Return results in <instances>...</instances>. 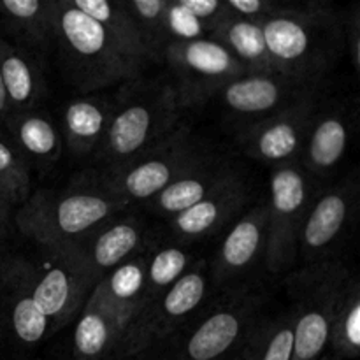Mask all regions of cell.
<instances>
[{
  "instance_id": "9c48e42d",
  "label": "cell",
  "mask_w": 360,
  "mask_h": 360,
  "mask_svg": "<svg viewBox=\"0 0 360 360\" xmlns=\"http://www.w3.org/2000/svg\"><path fill=\"white\" fill-rule=\"evenodd\" d=\"M162 58L171 69L174 79L171 86L179 108L204 104L232 79L250 74L224 46L210 37L167 46Z\"/></svg>"
},
{
  "instance_id": "ba28073f",
  "label": "cell",
  "mask_w": 360,
  "mask_h": 360,
  "mask_svg": "<svg viewBox=\"0 0 360 360\" xmlns=\"http://www.w3.org/2000/svg\"><path fill=\"white\" fill-rule=\"evenodd\" d=\"M313 176L297 160L276 164L271 171L267 206V241L264 262L271 273L292 266L297 257L299 231L315 200Z\"/></svg>"
},
{
  "instance_id": "d6a6232c",
  "label": "cell",
  "mask_w": 360,
  "mask_h": 360,
  "mask_svg": "<svg viewBox=\"0 0 360 360\" xmlns=\"http://www.w3.org/2000/svg\"><path fill=\"white\" fill-rule=\"evenodd\" d=\"M229 14L250 21H262L273 16L280 9V4L273 0H224Z\"/></svg>"
},
{
  "instance_id": "8d00e7d4",
  "label": "cell",
  "mask_w": 360,
  "mask_h": 360,
  "mask_svg": "<svg viewBox=\"0 0 360 360\" xmlns=\"http://www.w3.org/2000/svg\"><path fill=\"white\" fill-rule=\"evenodd\" d=\"M246 340H248V338H246ZM227 360H246V341L239 347V350H236Z\"/></svg>"
},
{
  "instance_id": "ffe728a7",
  "label": "cell",
  "mask_w": 360,
  "mask_h": 360,
  "mask_svg": "<svg viewBox=\"0 0 360 360\" xmlns=\"http://www.w3.org/2000/svg\"><path fill=\"white\" fill-rule=\"evenodd\" d=\"M236 172L227 164L207 157L206 160L165 186L151 200L155 204V210L171 220L176 214L200 202L204 197L210 195L214 188H218L221 183H225Z\"/></svg>"
},
{
  "instance_id": "4dcf8cb0",
  "label": "cell",
  "mask_w": 360,
  "mask_h": 360,
  "mask_svg": "<svg viewBox=\"0 0 360 360\" xmlns=\"http://www.w3.org/2000/svg\"><path fill=\"white\" fill-rule=\"evenodd\" d=\"M190 262L192 259L185 250L174 248V246L158 250L146 264V281H144L139 309L160 297L165 290H169L190 269Z\"/></svg>"
},
{
  "instance_id": "e575fe53",
  "label": "cell",
  "mask_w": 360,
  "mask_h": 360,
  "mask_svg": "<svg viewBox=\"0 0 360 360\" xmlns=\"http://www.w3.org/2000/svg\"><path fill=\"white\" fill-rule=\"evenodd\" d=\"M9 210L11 206L0 197V246L6 241L7 227H9Z\"/></svg>"
},
{
  "instance_id": "8fae6325",
  "label": "cell",
  "mask_w": 360,
  "mask_h": 360,
  "mask_svg": "<svg viewBox=\"0 0 360 360\" xmlns=\"http://www.w3.org/2000/svg\"><path fill=\"white\" fill-rule=\"evenodd\" d=\"M257 306L246 294L224 301L190 330L174 360H227L255 329Z\"/></svg>"
},
{
  "instance_id": "cb8c5ba5",
  "label": "cell",
  "mask_w": 360,
  "mask_h": 360,
  "mask_svg": "<svg viewBox=\"0 0 360 360\" xmlns=\"http://www.w3.org/2000/svg\"><path fill=\"white\" fill-rule=\"evenodd\" d=\"M56 0H0V27L28 48L55 41Z\"/></svg>"
},
{
  "instance_id": "9a60e30c",
  "label": "cell",
  "mask_w": 360,
  "mask_h": 360,
  "mask_svg": "<svg viewBox=\"0 0 360 360\" xmlns=\"http://www.w3.org/2000/svg\"><path fill=\"white\" fill-rule=\"evenodd\" d=\"M266 241L267 206L262 202L239 218L225 236L210 269V280L217 285H227L248 273L257 260L266 253Z\"/></svg>"
},
{
  "instance_id": "836d02e7",
  "label": "cell",
  "mask_w": 360,
  "mask_h": 360,
  "mask_svg": "<svg viewBox=\"0 0 360 360\" xmlns=\"http://www.w3.org/2000/svg\"><path fill=\"white\" fill-rule=\"evenodd\" d=\"M345 42H347V53L354 63L355 70H360V13L359 7L354 6L350 18L345 28Z\"/></svg>"
},
{
  "instance_id": "5bb4252c",
  "label": "cell",
  "mask_w": 360,
  "mask_h": 360,
  "mask_svg": "<svg viewBox=\"0 0 360 360\" xmlns=\"http://www.w3.org/2000/svg\"><path fill=\"white\" fill-rule=\"evenodd\" d=\"M221 101L238 116L260 120L309 98L308 84L278 72H250L236 77L220 90Z\"/></svg>"
},
{
  "instance_id": "484cf974",
  "label": "cell",
  "mask_w": 360,
  "mask_h": 360,
  "mask_svg": "<svg viewBox=\"0 0 360 360\" xmlns=\"http://www.w3.org/2000/svg\"><path fill=\"white\" fill-rule=\"evenodd\" d=\"M210 39L224 46L248 72H276L259 21L229 16L214 28Z\"/></svg>"
},
{
  "instance_id": "e0dca14e",
  "label": "cell",
  "mask_w": 360,
  "mask_h": 360,
  "mask_svg": "<svg viewBox=\"0 0 360 360\" xmlns=\"http://www.w3.org/2000/svg\"><path fill=\"white\" fill-rule=\"evenodd\" d=\"M141 243H143L141 224L127 218L104 225L86 241L70 250L79 257L88 273L98 283L109 271L132 259Z\"/></svg>"
},
{
  "instance_id": "277c9868",
  "label": "cell",
  "mask_w": 360,
  "mask_h": 360,
  "mask_svg": "<svg viewBox=\"0 0 360 360\" xmlns=\"http://www.w3.org/2000/svg\"><path fill=\"white\" fill-rule=\"evenodd\" d=\"M55 41L70 81L83 94L134 79L143 69L72 0H56Z\"/></svg>"
},
{
  "instance_id": "ac0fdd59",
  "label": "cell",
  "mask_w": 360,
  "mask_h": 360,
  "mask_svg": "<svg viewBox=\"0 0 360 360\" xmlns=\"http://www.w3.org/2000/svg\"><path fill=\"white\" fill-rule=\"evenodd\" d=\"M0 292L6 295L11 327L21 343L37 345L53 333L51 322L32 297L16 260L0 262Z\"/></svg>"
},
{
  "instance_id": "d6986e66",
  "label": "cell",
  "mask_w": 360,
  "mask_h": 360,
  "mask_svg": "<svg viewBox=\"0 0 360 360\" xmlns=\"http://www.w3.org/2000/svg\"><path fill=\"white\" fill-rule=\"evenodd\" d=\"M350 144V123L341 112L315 115L299 158L311 176H329L336 171Z\"/></svg>"
},
{
  "instance_id": "d4e9b609",
  "label": "cell",
  "mask_w": 360,
  "mask_h": 360,
  "mask_svg": "<svg viewBox=\"0 0 360 360\" xmlns=\"http://www.w3.org/2000/svg\"><path fill=\"white\" fill-rule=\"evenodd\" d=\"M112 105L102 98H76L63 109L67 148L77 157L97 153L111 122Z\"/></svg>"
},
{
  "instance_id": "4fadbf2b",
  "label": "cell",
  "mask_w": 360,
  "mask_h": 360,
  "mask_svg": "<svg viewBox=\"0 0 360 360\" xmlns=\"http://www.w3.org/2000/svg\"><path fill=\"white\" fill-rule=\"evenodd\" d=\"M357 186L354 183L326 190L309 206L299 231L297 255L309 266L327 260V253L347 229L355 206Z\"/></svg>"
},
{
  "instance_id": "f1b7e54d",
  "label": "cell",
  "mask_w": 360,
  "mask_h": 360,
  "mask_svg": "<svg viewBox=\"0 0 360 360\" xmlns=\"http://www.w3.org/2000/svg\"><path fill=\"white\" fill-rule=\"evenodd\" d=\"M294 326V308L266 326L257 323L246 340V360H292Z\"/></svg>"
},
{
  "instance_id": "44dd1931",
  "label": "cell",
  "mask_w": 360,
  "mask_h": 360,
  "mask_svg": "<svg viewBox=\"0 0 360 360\" xmlns=\"http://www.w3.org/2000/svg\"><path fill=\"white\" fill-rule=\"evenodd\" d=\"M83 311L76 323L72 338L74 360H112L116 359L120 329L118 322L111 315L98 294L91 290L84 302Z\"/></svg>"
},
{
  "instance_id": "7c38bea8",
  "label": "cell",
  "mask_w": 360,
  "mask_h": 360,
  "mask_svg": "<svg viewBox=\"0 0 360 360\" xmlns=\"http://www.w3.org/2000/svg\"><path fill=\"white\" fill-rule=\"evenodd\" d=\"M315 115L313 101L304 98L246 127L239 134V146L248 157L274 165L297 160Z\"/></svg>"
},
{
  "instance_id": "52a82bcc",
  "label": "cell",
  "mask_w": 360,
  "mask_h": 360,
  "mask_svg": "<svg viewBox=\"0 0 360 360\" xmlns=\"http://www.w3.org/2000/svg\"><path fill=\"white\" fill-rule=\"evenodd\" d=\"M206 158L207 155L193 143L190 130L179 125L150 151L116 171L105 172L101 186L123 204L127 200H151Z\"/></svg>"
},
{
  "instance_id": "7a4b0ae2",
  "label": "cell",
  "mask_w": 360,
  "mask_h": 360,
  "mask_svg": "<svg viewBox=\"0 0 360 360\" xmlns=\"http://www.w3.org/2000/svg\"><path fill=\"white\" fill-rule=\"evenodd\" d=\"M123 207L116 197L98 188H77L63 193L37 192L16 213L21 234L51 252L79 246L108 225Z\"/></svg>"
},
{
  "instance_id": "5b68a950",
  "label": "cell",
  "mask_w": 360,
  "mask_h": 360,
  "mask_svg": "<svg viewBox=\"0 0 360 360\" xmlns=\"http://www.w3.org/2000/svg\"><path fill=\"white\" fill-rule=\"evenodd\" d=\"M350 281L347 267L336 262L316 264L292 278L294 292V357L292 360H320L329 347L334 316Z\"/></svg>"
},
{
  "instance_id": "603a6c76",
  "label": "cell",
  "mask_w": 360,
  "mask_h": 360,
  "mask_svg": "<svg viewBox=\"0 0 360 360\" xmlns=\"http://www.w3.org/2000/svg\"><path fill=\"white\" fill-rule=\"evenodd\" d=\"M0 79L11 112L30 111L42 94V76L35 60L0 35Z\"/></svg>"
},
{
  "instance_id": "30bf717a",
  "label": "cell",
  "mask_w": 360,
  "mask_h": 360,
  "mask_svg": "<svg viewBox=\"0 0 360 360\" xmlns=\"http://www.w3.org/2000/svg\"><path fill=\"white\" fill-rule=\"evenodd\" d=\"M30 294L51 326H63L86 299L97 281L91 278L84 264L72 250L51 252L46 250L41 264L32 266L25 260H16Z\"/></svg>"
},
{
  "instance_id": "6da1fadb",
  "label": "cell",
  "mask_w": 360,
  "mask_h": 360,
  "mask_svg": "<svg viewBox=\"0 0 360 360\" xmlns=\"http://www.w3.org/2000/svg\"><path fill=\"white\" fill-rule=\"evenodd\" d=\"M260 27L274 70L301 83H315L340 55V21L323 4H280L278 13L260 21Z\"/></svg>"
},
{
  "instance_id": "f546056e",
  "label": "cell",
  "mask_w": 360,
  "mask_h": 360,
  "mask_svg": "<svg viewBox=\"0 0 360 360\" xmlns=\"http://www.w3.org/2000/svg\"><path fill=\"white\" fill-rule=\"evenodd\" d=\"M329 345L338 360L357 359L360 354V290L352 278L334 316Z\"/></svg>"
},
{
  "instance_id": "7402d4cb",
  "label": "cell",
  "mask_w": 360,
  "mask_h": 360,
  "mask_svg": "<svg viewBox=\"0 0 360 360\" xmlns=\"http://www.w3.org/2000/svg\"><path fill=\"white\" fill-rule=\"evenodd\" d=\"M146 264L144 257H132L109 271L94 288L116 319L122 333L139 309L146 281Z\"/></svg>"
},
{
  "instance_id": "4316f807",
  "label": "cell",
  "mask_w": 360,
  "mask_h": 360,
  "mask_svg": "<svg viewBox=\"0 0 360 360\" xmlns=\"http://www.w3.org/2000/svg\"><path fill=\"white\" fill-rule=\"evenodd\" d=\"M72 2L81 13L101 23L127 56L143 65L144 62L153 58L125 4L108 2V0H72Z\"/></svg>"
},
{
  "instance_id": "d590c367",
  "label": "cell",
  "mask_w": 360,
  "mask_h": 360,
  "mask_svg": "<svg viewBox=\"0 0 360 360\" xmlns=\"http://www.w3.org/2000/svg\"><path fill=\"white\" fill-rule=\"evenodd\" d=\"M9 115H11L9 102H7L6 91H4V86H2V79H0V122H6Z\"/></svg>"
},
{
  "instance_id": "83f0119b",
  "label": "cell",
  "mask_w": 360,
  "mask_h": 360,
  "mask_svg": "<svg viewBox=\"0 0 360 360\" xmlns=\"http://www.w3.org/2000/svg\"><path fill=\"white\" fill-rule=\"evenodd\" d=\"M13 141L11 143L20 150L28 160L49 165L58 160L62 151L58 130L55 123L39 112H13L6 120Z\"/></svg>"
},
{
  "instance_id": "8992f818",
  "label": "cell",
  "mask_w": 360,
  "mask_h": 360,
  "mask_svg": "<svg viewBox=\"0 0 360 360\" xmlns=\"http://www.w3.org/2000/svg\"><path fill=\"white\" fill-rule=\"evenodd\" d=\"M207 267L199 260L160 297L141 308L120 336L116 359H136L171 338L206 299L211 281Z\"/></svg>"
},
{
  "instance_id": "3957f363",
  "label": "cell",
  "mask_w": 360,
  "mask_h": 360,
  "mask_svg": "<svg viewBox=\"0 0 360 360\" xmlns=\"http://www.w3.org/2000/svg\"><path fill=\"white\" fill-rule=\"evenodd\" d=\"M179 102L169 83L136 84L118 105L97 155L105 172L123 167L171 136L179 127Z\"/></svg>"
},
{
  "instance_id": "1f68e13d",
  "label": "cell",
  "mask_w": 360,
  "mask_h": 360,
  "mask_svg": "<svg viewBox=\"0 0 360 360\" xmlns=\"http://www.w3.org/2000/svg\"><path fill=\"white\" fill-rule=\"evenodd\" d=\"M0 197L9 206L30 199V165L11 141L0 136Z\"/></svg>"
},
{
  "instance_id": "2e32d148",
  "label": "cell",
  "mask_w": 360,
  "mask_h": 360,
  "mask_svg": "<svg viewBox=\"0 0 360 360\" xmlns=\"http://www.w3.org/2000/svg\"><path fill=\"white\" fill-rule=\"evenodd\" d=\"M248 200L246 183L238 174L231 176L210 195L190 210L171 218V229L181 238L197 239L224 227Z\"/></svg>"
}]
</instances>
